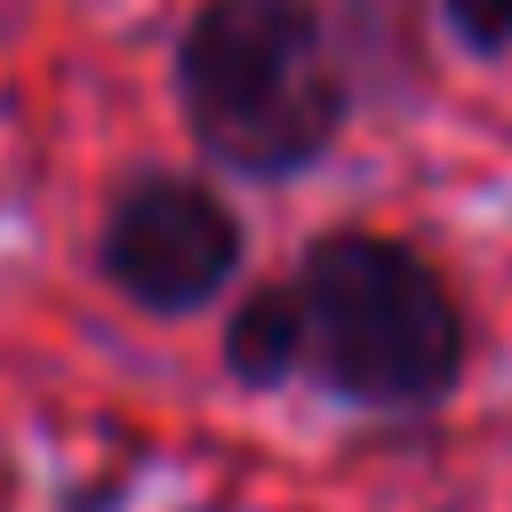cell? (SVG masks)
Returning <instances> with one entry per match:
<instances>
[{
  "mask_svg": "<svg viewBox=\"0 0 512 512\" xmlns=\"http://www.w3.org/2000/svg\"><path fill=\"white\" fill-rule=\"evenodd\" d=\"M96 264L136 312H200L240 272V224L192 176H136L104 216Z\"/></svg>",
  "mask_w": 512,
  "mask_h": 512,
  "instance_id": "3",
  "label": "cell"
},
{
  "mask_svg": "<svg viewBox=\"0 0 512 512\" xmlns=\"http://www.w3.org/2000/svg\"><path fill=\"white\" fill-rule=\"evenodd\" d=\"M296 368L360 408H432L464 376V312L448 280L384 232H328L296 280Z\"/></svg>",
  "mask_w": 512,
  "mask_h": 512,
  "instance_id": "2",
  "label": "cell"
},
{
  "mask_svg": "<svg viewBox=\"0 0 512 512\" xmlns=\"http://www.w3.org/2000/svg\"><path fill=\"white\" fill-rule=\"evenodd\" d=\"M440 24L472 56H504L512 48V0H440Z\"/></svg>",
  "mask_w": 512,
  "mask_h": 512,
  "instance_id": "5",
  "label": "cell"
},
{
  "mask_svg": "<svg viewBox=\"0 0 512 512\" xmlns=\"http://www.w3.org/2000/svg\"><path fill=\"white\" fill-rule=\"evenodd\" d=\"M176 104L208 160L296 176L336 144L352 80L312 0H208L176 40Z\"/></svg>",
  "mask_w": 512,
  "mask_h": 512,
  "instance_id": "1",
  "label": "cell"
},
{
  "mask_svg": "<svg viewBox=\"0 0 512 512\" xmlns=\"http://www.w3.org/2000/svg\"><path fill=\"white\" fill-rule=\"evenodd\" d=\"M224 360H232L240 384H280V376H296V304H288V288H256V296L232 312Z\"/></svg>",
  "mask_w": 512,
  "mask_h": 512,
  "instance_id": "4",
  "label": "cell"
}]
</instances>
